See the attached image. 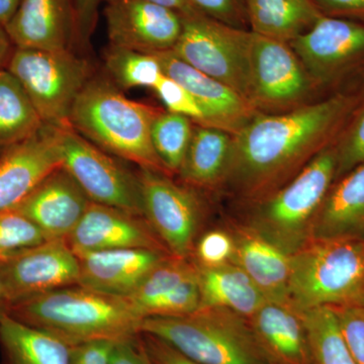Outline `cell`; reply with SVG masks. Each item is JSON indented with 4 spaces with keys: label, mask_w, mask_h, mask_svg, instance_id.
Returning <instances> with one entry per match:
<instances>
[{
    "label": "cell",
    "mask_w": 364,
    "mask_h": 364,
    "mask_svg": "<svg viewBox=\"0 0 364 364\" xmlns=\"http://www.w3.org/2000/svg\"><path fill=\"white\" fill-rule=\"evenodd\" d=\"M61 165L58 128L45 126L0 155V210L20 205L50 172Z\"/></svg>",
    "instance_id": "ac0fdd59"
},
{
    "label": "cell",
    "mask_w": 364,
    "mask_h": 364,
    "mask_svg": "<svg viewBox=\"0 0 364 364\" xmlns=\"http://www.w3.org/2000/svg\"><path fill=\"white\" fill-rule=\"evenodd\" d=\"M11 305L55 289L77 286L79 261L66 240H48L0 259Z\"/></svg>",
    "instance_id": "4fadbf2b"
},
{
    "label": "cell",
    "mask_w": 364,
    "mask_h": 364,
    "mask_svg": "<svg viewBox=\"0 0 364 364\" xmlns=\"http://www.w3.org/2000/svg\"><path fill=\"white\" fill-rule=\"evenodd\" d=\"M90 203L78 182L60 165L14 208L35 223L47 240H66Z\"/></svg>",
    "instance_id": "e0dca14e"
},
{
    "label": "cell",
    "mask_w": 364,
    "mask_h": 364,
    "mask_svg": "<svg viewBox=\"0 0 364 364\" xmlns=\"http://www.w3.org/2000/svg\"><path fill=\"white\" fill-rule=\"evenodd\" d=\"M205 16L228 26L250 31L245 0H191Z\"/></svg>",
    "instance_id": "74e56055"
},
{
    "label": "cell",
    "mask_w": 364,
    "mask_h": 364,
    "mask_svg": "<svg viewBox=\"0 0 364 364\" xmlns=\"http://www.w3.org/2000/svg\"><path fill=\"white\" fill-rule=\"evenodd\" d=\"M231 234L234 240L231 262L247 273L267 301H291V255L248 225L235 228Z\"/></svg>",
    "instance_id": "7402d4cb"
},
{
    "label": "cell",
    "mask_w": 364,
    "mask_h": 364,
    "mask_svg": "<svg viewBox=\"0 0 364 364\" xmlns=\"http://www.w3.org/2000/svg\"><path fill=\"white\" fill-rule=\"evenodd\" d=\"M21 0H0V26H6L14 18Z\"/></svg>",
    "instance_id": "bcb514c9"
},
{
    "label": "cell",
    "mask_w": 364,
    "mask_h": 364,
    "mask_svg": "<svg viewBox=\"0 0 364 364\" xmlns=\"http://www.w3.org/2000/svg\"><path fill=\"white\" fill-rule=\"evenodd\" d=\"M233 252L232 234L223 230H210L196 241L191 258L198 267H215L231 262Z\"/></svg>",
    "instance_id": "e575fe53"
},
{
    "label": "cell",
    "mask_w": 364,
    "mask_h": 364,
    "mask_svg": "<svg viewBox=\"0 0 364 364\" xmlns=\"http://www.w3.org/2000/svg\"><path fill=\"white\" fill-rule=\"evenodd\" d=\"M11 306V299H9V294H7L6 284H4L1 270H0V318L9 314Z\"/></svg>",
    "instance_id": "7dc6e473"
},
{
    "label": "cell",
    "mask_w": 364,
    "mask_h": 364,
    "mask_svg": "<svg viewBox=\"0 0 364 364\" xmlns=\"http://www.w3.org/2000/svg\"><path fill=\"white\" fill-rule=\"evenodd\" d=\"M117 342L95 340L71 346L70 364H109Z\"/></svg>",
    "instance_id": "ab89813d"
},
{
    "label": "cell",
    "mask_w": 364,
    "mask_h": 364,
    "mask_svg": "<svg viewBox=\"0 0 364 364\" xmlns=\"http://www.w3.org/2000/svg\"><path fill=\"white\" fill-rule=\"evenodd\" d=\"M9 315L70 346L95 340L136 341L142 333L143 318L126 299L78 284L16 301Z\"/></svg>",
    "instance_id": "7a4b0ae2"
},
{
    "label": "cell",
    "mask_w": 364,
    "mask_h": 364,
    "mask_svg": "<svg viewBox=\"0 0 364 364\" xmlns=\"http://www.w3.org/2000/svg\"><path fill=\"white\" fill-rule=\"evenodd\" d=\"M317 88L364 68V23L323 16L289 43Z\"/></svg>",
    "instance_id": "7c38bea8"
},
{
    "label": "cell",
    "mask_w": 364,
    "mask_h": 364,
    "mask_svg": "<svg viewBox=\"0 0 364 364\" xmlns=\"http://www.w3.org/2000/svg\"><path fill=\"white\" fill-rule=\"evenodd\" d=\"M45 241L40 228L18 210H0V259Z\"/></svg>",
    "instance_id": "d6a6232c"
},
{
    "label": "cell",
    "mask_w": 364,
    "mask_h": 364,
    "mask_svg": "<svg viewBox=\"0 0 364 364\" xmlns=\"http://www.w3.org/2000/svg\"><path fill=\"white\" fill-rule=\"evenodd\" d=\"M252 32L228 26L203 14L182 18L172 52L177 58L217 79L251 102Z\"/></svg>",
    "instance_id": "ba28073f"
},
{
    "label": "cell",
    "mask_w": 364,
    "mask_h": 364,
    "mask_svg": "<svg viewBox=\"0 0 364 364\" xmlns=\"http://www.w3.org/2000/svg\"><path fill=\"white\" fill-rule=\"evenodd\" d=\"M249 322L270 363L314 364L305 323L291 301H265Z\"/></svg>",
    "instance_id": "44dd1931"
},
{
    "label": "cell",
    "mask_w": 364,
    "mask_h": 364,
    "mask_svg": "<svg viewBox=\"0 0 364 364\" xmlns=\"http://www.w3.org/2000/svg\"><path fill=\"white\" fill-rule=\"evenodd\" d=\"M165 75L191 93L202 109V126L213 127L236 135L250 121L257 109L237 91L210 77L177 58L172 51L157 53Z\"/></svg>",
    "instance_id": "2e32d148"
},
{
    "label": "cell",
    "mask_w": 364,
    "mask_h": 364,
    "mask_svg": "<svg viewBox=\"0 0 364 364\" xmlns=\"http://www.w3.org/2000/svg\"><path fill=\"white\" fill-rule=\"evenodd\" d=\"M0 364H70L71 346L49 333L0 318Z\"/></svg>",
    "instance_id": "4316f807"
},
{
    "label": "cell",
    "mask_w": 364,
    "mask_h": 364,
    "mask_svg": "<svg viewBox=\"0 0 364 364\" xmlns=\"http://www.w3.org/2000/svg\"><path fill=\"white\" fill-rule=\"evenodd\" d=\"M139 341L152 364H200L148 333H141Z\"/></svg>",
    "instance_id": "f35d334b"
},
{
    "label": "cell",
    "mask_w": 364,
    "mask_h": 364,
    "mask_svg": "<svg viewBox=\"0 0 364 364\" xmlns=\"http://www.w3.org/2000/svg\"><path fill=\"white\" fill-rule=\"evenodd\" d=\"M107 0H72L77 23L78 44H88L97 25L98 9Z\"/></svg>",
    "instance_id": "60d3db41"
},
{
    "label": "cell",
    "mask_w": 364,
    "mask_h": 364,
    "mask_svg": "<svg viewBox=\"0 0 364 364\" xmlns=\"http://www.w3.org/2000/svg\"><path fill=\"white\" fill-rule=\"evenodd\" d=\"M105 66L112 82L121 90L136 87L154 90L164 76L156 55L114 46H109L105 52Z\"/></svg>",
    "instance_id": "4dcf8cb0"
},
{
    "label": "cell",
    "mask_w": 364,
    "mask_h": 364,
    "mask_svg": "<svg viewBox=\"0 0 364 364\" xmlns=\"http://www.w3.org/2000/svg\"><path fill=\"white\" fill-rule=\"evenodd\" d=\"M14 50V46L7 35L6 28L0 26V69H6Z\"/></svg>",
    "instance_id": "f6af8a7d"
},
{
    "label": "cell",
    "mask_w": 364,
    "mask_h": 364,
    "mask_svg": "<svg viewBox=\"0 0 364 364\" xmlns=\"http://www.w3.org/2000/svg\"><path fill=\"white\" fill-rule=\"evenodd\" d=\"M4 28L14 48L20 49L72 51L78 44L72 0H21Z\"/></svg>",
    "instance_id": "d6986e66"
},
{
    "label": "cell",
    "mask_w": 364,
    "mask_h": 364,
    "mask_svg": "<svg viewBox=\"0 0 364 364\" xmlns=\"http://www.w3.org/2000/svg\"><path fill=\"white\" fill-rule=\"evenodd\" d=\"M364 239V163L336 179L313 223V239Z\"/></svg>",
    "instance_id": "603a6c76"
},
{
    "label": "cell",
    "mask_w": 364,
    "mask_h": 364,
    "mask_svg": "<svg viewBox=\"0 0 364 364\" xmlns=\"http://www.w3.org/2000/svg\"><path fill=\"white\" fill-rule=\"evenodd\" d=\"M305 323L314 364H358L352 358L331 308L299 312Z\"/></svg>",
    "instance_id": "f546056e"
},
{
    "label": "cell",
    "mask_w": 364,
    "mask_h": 364,
    "mask_svg": "<svg viewBox=\"0 0 364 364\" xmlns=\"http://www.w3.org/2000/svg\"><path fill=\"white\" fill-rule=\"evenodd\" d=\"M337 170L335 181L364 163V100L335 143Z\"/></svg>",
    "instance_id": "836d02e7"
},
{
    "label": "cell",
    "mask_w": 364,
    "mask_h": 364,
    "mask_svg": "<svg viewBox=\"0 0 364 364\" xmlns=\"http://www.w3.org/2000/svg\"><path fill=\"white\" fill-rule=\"evenodd\" d=\"M364 100V90H340L291 111L258 112L233 136L225 188L253 205L284 186L336 142Z\"/></svg>",
    "instance_id": "6da1fadb"
},
{
    "label": "cell",
    "mask_w": 364,
    "mask_h": 364,
    "mask_svg": "<svg viewBox=\"0 0 364 364\" xmlns=\"http://www.w3.org/2000/svg\"><path fill=\"white\" fill-rule=\"evenodd\" d=\"M144 1L166 7L170 11H173L174 13L179 14L181 18H188V16H195V14H203L193 6L191 0H144Z\"/></svg>",
    "instance_id": "ee69618b"
},
{
    "label": "cell",
    "mask_w": 364,
    "mask_h": 364,
    "mask_svg": "<svg viewBox=\"0 0 364 364\" xmlns=\"http://www.w3.org/2000/svg\"><path fill=\"white\" fill-rule=\"evenodd\" d=\"M289 301L299 312L364 306V239H313L291 255Z\"/></svg>",
    "instance_id": "277c9868"
},
{
    "label": "cell",
    "mask_w": 364,
    "mask_h": 364,
    "mask_svg": "<svg viewBox=\"0 0 364 364\" xmlns=\"http://www.w3.org/2000/svg\"><path fill=\"white\" fill-rule=\"evenodd\" d=\"M200 308H221L250 318L267 301L247 273L233 262L198 267Z\"/></svg>",
    "instance_id": "d4e9b609"
},
{
    "label": "cell",
    "mask_w": 364,
    "mask_h": 364,
    "mask_svg": "<svg viewBox=\"0 0 364 364\" xmlns=\"http://www.w3.org/2000/svg\"><path fill=\"white\" fill-rule=\"evenodd\" d=\"M141 330L200 364H272L249 318L221 308L182 317L144 318Z\"/></svg>",
    "instance_id": "8992f818"
},
{
    "label": "cell",
    "mask_w": 364,
    "mask_h": 364,
    "mask_svg": "<svg viewBox=\"0 0 364 364\" xmlns=\"http://www.w3.org/2000/svg\"><path fill=\"white\" fill-rule=\"evenodd\" d=\"M66 242L74 253L109 249L168 252L144 215L92 202Z\"/></svg>",
    "instance_id": "9a60e30c"
},
{
    "label": "cell",
    "mask_w": 364,
    "mask_h": 364,
    "mask_svg": "<svg viewBox=\"0 0 364 364\" xmlns=\"http://www.w3.org/2000/svg\"><path fill=\"white\" fill-rule=\"evenodd\" d=\"M195 123L188 117L160 112L151 129V141L165 172L177 176L191 143Z\"/></svg>",
    "instance_id": "1f68e13d"
},
{
    "label": "cell",
    "mask_w": 364,
    "mask_h": 364,
    "mask_svg": "<svg viewBox=\"0 0 364 364\" xmlns=\"http://www.w3.org/2000/svg\"><path fill=\"white\" fill-rule=\"evenodd\" d=\"M166 111L181 114L196 124H202L203 114L195 97L186 87L169 76H163L154 90Z\"/></svg>",
    "instance_id": "d590c367"
},
{
    "label": "cell",
    "mask_w": 364,
    "mask_h": 364,
    "mask_svg": "<svg viewBox=\"0 0 364 364\" xmlns=\"http://www.w3.org/2000/svg\"><path fill=\"white\" fill-rule=\"evenodd\" d=\"M160 112L129 100L112 81L92 77L78 95L69 122L71 128L109 154L140 168L165 172L151 141L153 122Z\"/></svg>",
    "instance_id": "3957f363"
},
{
    "label": "cell",
    "mask_w": 364,
    "mask_h": 364,
    "mask_svg": "<svg viewBox=\"0 0 364 364\" xmlns=\"http://www.w3.org/2000/svg\"><path fill=\"white\" fill-rule=\"evenodd\" d=\"M251 102L259 112L291 111L318 90L289 43L252 33Z\"/></svg>",
    "instance_id": "8fae6325"
},
{
    "label": "cell",
    "mask_w": 364,
    "mask_h": 364,
    "mask_svg": "<svg viewBox=\"0 0 364 364\" xmlns=\"http://www.w3.org/2000/svg\"><path fill=\"white\" fill-rule=\"evenodd\" d=\"M345 343L358 364H364V306L333 309Z\"/></svg>",
    "instance_id": "8d00e7d4"
},
{
    "label": "cell",
    "mask_w": 364,
    "mask_h": 364,
    "mask_svg": "<svg viewBox=\"0 0 364 364\" xmlns=\"http://www.w3.org/2000/svg\"><path fill=\"white\" fill-rule=\"evenodd\" d=\"M20 81L46 126H70L72 107L92 78L90 64L73 51L14 48L6 67Z\"/></svg>",
    "instance_id": "52a82bcc"
},
{
    "label": "cell",
    "mask_w": 364,
    "mask_h": 364,
    "mask_svg": "<svg viewBox=\"0 0 364 364\" xmlns=\"http://www.w3.org/2000/svg\"><path fill=\"white\" fill-rule=\"evenodd\" d=\"M140 338V337H139ZM109 364H152L140 341L117 342L112 351Z\"/></svg>",
    "instance_id": "7bdbcfd3"
},
{
    "label": "cell",
    "mask_w": 364,
    "mask_h": 364,
    "mask_svg": "<svg viewBox=\"0 0 364 364\" xmlns=\"http://www.w3.org/2000/svg\"><path fill=\"white\" fill-rule=\"evenodd\" d=\"M105 18L111 46L146 54L172 51L182 32L173 11L144 0H107Z\"/></svg>",
    "instance_id": "5bb4252c"
},
{
    "label": "cell",
    "mask_w": 364,
    "mask_h": 364,
    "mask_svg": "<svg viewBox=\"0 0 364 364\" xmlns=\"http://www.w3.org/2000/svg\"><path fill=\"white\" fill-rule=\"evenodd\" d=\"M198 272V267L191 258L169 254L146 275L138 289L126 299L143 320L149 318L153 309L163 299Z\"/></svg>",
    "instance_id": "f1b7e54d"
},
{
    "label": "cell",
    "mask_w": 364,
    "mask_h": 364,
    "mask_svg": "<svg viewBox=\"0 0 364 364\" xmlns=\"http://www.w3.org/2000/svg\"><path fill=\"white\" fill-rule=\"evenodd\" d=\"M61 165L90 202L144 215L138 174L123 166L71 127L58 128Z\"/></svg>",
    "instance_id": "9c48e42d"
},
{
    "label": "cell",
    "mask_w": 364,
    "mask_h": 364,
    "mask_svg": "<svg viewBox=\"0 0 364 364\" xmlns=\"http://www.w3.org/2000/svg\"><path fill=\"white\" fill-rule=\"evenodd\" d=\"M138 177L144 217L171 255L191 258L203 214L198 191L157 170L140 168Z\"/></svg>",
    "instance_id": "30bf717a"
},
{
    "label": "cell",
    "mask_w": 364,
    "mask_h": 364,
    "mask_svg": "<svg viewBox=\"0 0 364 364\" xmlns=\"http://www.w3.org/2000/svg\"><path fill=\"white\" fill-rule=\"evenodd\" d=\"M245 4L251 32L289 44L323 16L312 0H245Z\"/></svg>",
    "instance_id": "484cf974"
},
{
    "label": "cell",
    "mask_w": 364,
    "mask_h": 364,
    "mask_svg": "<svg viewBox=\"0 0 364 364\" xmlns=\"http://www.w3.org/2000/svg\"><path fill=\"white\" fill-rule=\"evenodd\" d=\"M323 16L364 23V0H312Z\"/></svg>",
    "instance_id": "b9f144b4"
},
{
    "label": "cell",
    "mask_w": 364,
    "mask_h": 364,
    "mask_svg": "<svg viewBox=\"0 0 364 364\" xmlns=\"http://www.w3.org/2000/svg\"><path fill=\"white\" fill-rule=\"evenodd\" d=\"M335 143L321 151L284 186L252 205L248 226L289 255L311 240L316 215L334 183Z\"/></svg>",
    "instance_id": "5b68a950"
},
{
    "label": "cell",
    "mask_w": 364,
    "mask_h": 364,
    "mask_svg": "<svg viewBox=\"0 0 364 364\" xmlns=\"http://www.w3.org/2000/svg\"><path fill=\"white\" fill-rule=\"evenodd\" d=\"M233 135L213 127L195 124L191 143L177 176L196 191H210L224 186Z\"/></svg>",
    "instance_id": "cb8c5ba5"
},
{
    "label": "cell",
    "mask_w": 364,
    "mask_h": 364,
    "mask_svg": "<svg viewBox=\"0 0 364 364\" xmlns=\"http://www.w3.org/2000/svg\"><path fill=\"white\" fill-rule=\"evenodd\" d=\"M44 126L20 81L7 69H0V155Z\"/></svg>",
    "instance_id": "83f0119b"
},
{
    "label": "cell",
    "mask_w": 364,
    "mask_h": 364,
    "mask_svg": "<svg viewBox=\"0 0 364 364\" xmlns=\"http://www.w3.org/2000/svg\"><path fill=\"white\" fill-rule=\"evenodd\" d=\"M75 254L79 261L78 286L127 299L170 253L151 249H109Z\"/></svg>",
    "instance_id": "ffe728a7"
}]
</instances>
